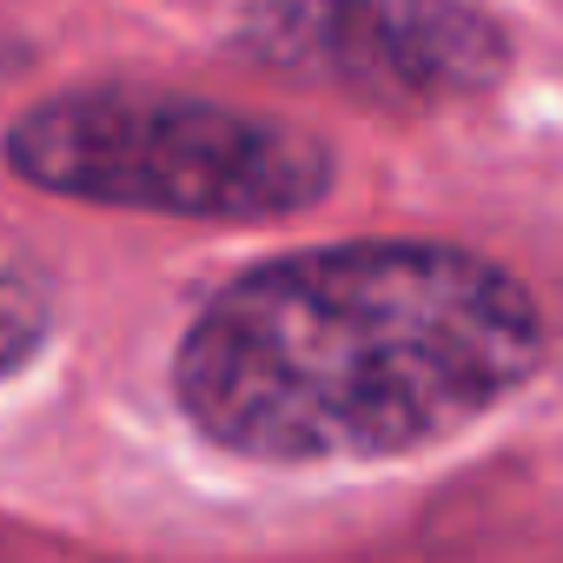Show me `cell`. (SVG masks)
<instances>
[{
  "mask_svg": "<svg viewBox=\"0 0 563 563\" xmlns=\"http://www.w3.org/2000/svg\"><path fill=\"white\" fill-rule=\"evenodd\" d=\"M537 358V299L504 265L464 245L365 239L232 278L179 339L173 391L219 451L345 464L477 424Z\"/></svg>",
  "mask_w": 563,
  "mask_h": 563,
  "instance_id": "6da1fadb",
  "label": "cell"
},
{
  "mask_svg": "<svg viewBox=\"0 0 563 563\" xmlns=\"http://www.w3.org/2000/svg\"><path fill=\"white\" fill-rule=\"evenodd\" d=\"M8 166L60 199L173 219H286L332 192V146L306 126L153 87L27 107L8 126Z\"/></svg>",
  "mask_w": 563,
  "mask_h": 563,
  "instance_id": "7a4b0ae2",
  "label": "cell"
},
{
  "mask_svg": "<svg viewBox=\"0 0 563 563\" xmlns=\"http://www.w3.org/2000/svg\"><path fill=\"white\" fill-rule=\"evenodd\" d=\"M239 47L292 87H339L378 107L490 93L510 67L504 27L471 0H265Z\"/></svg>",
  "mask_w": 563,
  "mask_h": 563,
  "instance_id": "3957f363",
  "label": "cell"
},
{
  "mask_svg": "<svg viewBox=\"0 0 563 563\" xmlns=\"http://www.w3.org/2000/svg\"><path fill=\"white\" fill-rule=\"evenodd\" d=\"M47 325H54V286H47V272H41V258L8 225H0V378L41 352Z\"/></svg>",
  "mask_w": 563,
  "mask_h": 563,
  "instance_id": "277c9868",
  "label": "cell"
}]
</instances>
